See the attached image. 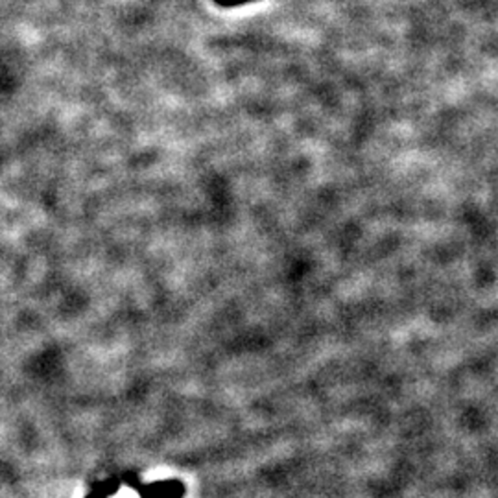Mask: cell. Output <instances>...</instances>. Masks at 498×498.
<instances>
[{"instance_id": "obj_2", "label": "cell", "mask_w": 498, "mask_h": 498, "mask_svg": "<svg viewBox=\"0 0 498 498\" xmlns=\"http://www.w3.org/2000/svg\"><path fill=\"white\" fill-rule=\"evenodd\" d=\"M117 498H135V494H129V493H122V494H118Z\"/></svg>"}, {"instance_id": "obj_1", "label": "cell", "mask_w": 498, "mask_h": 498, "mask_svg": "<svg viewBox=\"0 0 498 498\" xmlns=\"http://www.w3.org/2000/svg\"><path fill=\"white\" fill-rule=\"evenodd\" d=\"M218 6L222 8H235V6H244L249 4V2H255V0H214Z\"/></svg>"}]
</instances>
